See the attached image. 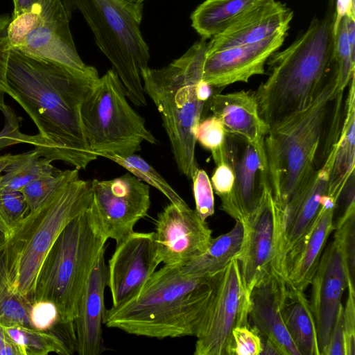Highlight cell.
<instances>
[{"instance_id": "6da1fadb", "label": "cell", "mask_w": 355, "mask_h": 355, "mask_svg": "<svg viewBox=\"0 0 355 355\" xmlns=\"http://www.w3.org/2000/svg\"><path fill=\"white\" fill-rule=\"evenodd\" d=\"M96 68L85 71L37 58L11 49L7 94L35 123L41 157L85 169L97 159L87 146L81 119L83 101L98 78Z\"/></svg>"}, {"instance_id": "7a4b0ae2", "label": "cell", "mask_w": 355, "mask_h": 355, "mask_svg": "<svg viewBox=\"0 0 355 355\" xmlns=\"http://www.w3.org/2000/svg\"><path fill=\"white\" fill-rule=\"evenodd\" d=\"M211 276L164 265L137 295L106 311L103 324L131 335L164 339L195 336L212 294Z\"/></svg>"}, {"instance_id": "3957f363", "label": "cell", "mask_w": 355, "mask_h": 355, "mask_svg": "<svg viewBox=\"0 0 355 355\" xmlns=\"http://www.w3.org/2000/svg\"><path fill=\"white\" fill-rule=\"evenodd\" d=\"M334 12L315 18L288 47L268 60V77L253 92L269 128L306 107L336 66Z\"/></svg>"}, {"instance_id": "277c9868", "label": "cell", "mask_w": 355, "mask_h": 355, "mask_svg": "<svg viewBox=\"0 0 355 355\" xmlns=\"http://www.w3.org/2000/svg\"><path fill=\"white\" fill-rule=\"evenodd\" d=\"M207 50V40L201 38L166 66L147 67L141 72L144 92L160 114L177 167L189 179L199 168L196 132L214 94V87L202 79Z\"/></svg>"}, {"instance_id": "5b68a950", "label": "cell", "mask_w": 355, "mask_h": 355, "mask_svg": "<svg viewBox=\"0 0 355 355\" xmlns=\"http://www.w3.org/2000/svg\"><path fill=\"white\" fill-rule=\"evenodd\" d=\"M340 91L337 66L314 100L269 128L265 155L271 193L282 210L316 168L327 118Z\"/></svg>"}, {"instance_id": "8992f818", "label": "cell", "mask_w": 355, "mask_h": 355, "mask_svg": "<svg viewBox=\"0 0 355 355\" xmlns=\"http://www.w3.org/2000/svg\"><path fill=\"white\" fill-rule=\"evenodd\" d=\"M92 200V181L71 180L30 211L3 250L15 293L31 305L42 263L64 227L87 209Z\"/></svg>"}, {"instance_id": "52a82bcc", "label": "cell", "mask_w": 355, "mask_h": 355, "mask_svg": "<svg viewBox=\"0 0 355 355\" xmlns=\"http://www.w3.org/2000/svg\"><path fill=\"white\" fill-rule=\"evenodd\" d=\"M107 241L89 205L64 227L46 254L37 275L33 302H53L60 322L73 324L91 272L105 250Z\"/></svg>"}, {"instance_id": "ba28073f", "label": "cell", "mask_w": 355, "mask_h": 355, "mask_svg": "<svg viewBox=\"0 0 355 355\" xmlns=\"http://www.w3.org/2000/svg\"><path fill=\"white\" fill-rule=\"evenodd\" d=\"M123 85L113 69L94 82L82 105L85 139L92 153L128 155L147 141L157 139L146 127L144 119L129 104Z\"/></svg>"}, {"instance_id": "9c48e42d", "label": "cell", "mask_w": 355, "mask_h": 355, "mask_svg": "<svg viewBox=\"0 0 355 355\" xmlns=\"http://www.w3.org/2000/svg\"><path fill=\"white\" fill-rule=\"evenodd\" d=\"M61 0H43L30 12L12 18L8 28L11 49L37 58L85 71Z\"/></svg>"}, {"instance_id": "30bf717a", "label": "cell", "mask_w": 355, "mask_h": 355, "mask_svg": "<svg viewBox=\"0 0 355 355\" xmlns=\"http://www.w3.org/2000/svg\"><path fill=\"white\" fill-rule=\"evenodd\" d=\"M212 294L196 336L194 355H233L232 331L250 326V293L232 259L212 275Z\"/></svg>"}, {"instance_id": "8fae6325", "label": "cell", "mask_w": 355, "mask_h": 355, "mask_svg": "<svg viewBox=\"0 0 355 355\" xmlns=\"http://www.w3.org/2000/svg\"><path fill=\"white\" fill-rule=\"evenodd\" d=\"M91 207L105 236L118 244L134 232L137 222L147 216L150 186L126 173L108 180H92Z\"/></svg>"}, {"instance_id": "7c38bea8", "label": "cell", "mask_w": 355, "mask_h": 355, "mask_svg": "<svg viewBox=\"0 0 355 355\" xmlns=\"http://www.w3.org/2000/svg\"><path fill=\"white\" fill-rule=\"evenodd\" d=\"M242 224L243 238L236 259L243 280L250 293L273 269L279 271L280 212L270 186L266 189L257 209Z\"/></svg>"}, {"instance_id": "4fadbf2b", "label": "cell", "mask_w": 355, "mask_h": 355, "mask_svg": "<svg viewBox=\"0 0 355 355\" xmlns=\"http://www.w3.org/2000/svg\"><path fill=\"white\" fill-rule=\"evenodd\" d=\"M154 239L160 263L184 265L207 250L212 231L195 209L173 203L157 214Z\"/></svg>"}, {"instance_id": "5bb4252c", "label": "cell", "mask_w": 355, "mask_h": 355, "mask_svg": "<svg viewBox=\"0 0 355 355\" xmlns=\"http://www.w3.org/2000/svg\"><path fill=\"white\" fill-rule=\"evenodd\" d=\"M159 264L153 232L134 231L116 244L107 266L112 306L137 295Z\"/></svg>"}, {"instance_id": "9a60e30c", "label": "cell", "mask_w": 355, "mask_h": 355, "mask_svg": "<svg viewBox=\"0 0 355 355\" xmlns=\"http://www.w3.org/2000/svg\"><path fill=\"white\" fill-rule=\"evenodd\" d=\"M225 159L232 166L235 180L220 209L242 223L257 209L270 186L268 169L252 146L228 135Z\"/></svg>"}, {"instance_id": "2e32d148", "label": "cell", "mask_w": 355, "mask_h": 355, "mask_svg": "<svg viewBox=\"0 0 355 355\" xmlns=\"http://www.w3.org/2000/svg\"><path fill=\"white\" fill-rule=\"evenodd\" d=\"M336 147L337 143L324 158L322 164L315 168L296 191L285 207L279 210L280 229L277 266L284 275V264L286 256L312 224L320 209L322 200L327 194Z\"/></svg>"}, {"instance_id": "e0dca14e", "label": "cell", "mask_w": 355, "mask_h": 355, "mask_svg": "<svg viewBox=\"0 0 355 355\" xmlns=\"http://www.w3.org/2000/svg\"><path fill=\"white\" fill-rule=\"evenodd\" d=\"M310 308L314 317L320 355H324L343 293L349 286L340 250L332 241L322 252L311 279Z\"/></svg>"}, {"instance_id": "ac0fdd59", "label": "cell", "mask_w": 355, "mask_h": 355, "mask_svg": "<svg viewBox=\"0 0 355 355\" xmlns=\"http://www.w3.org/2000/svg\"><path fill=\"white\" fill-rule=\"evenodd\" d=\"M287 32L277 33L258 42L207 53L202 79L216 88L248 83L255 75L265 73L268 58L282 46Z\"/></svg>"}, {"instance_id": "d6986e66", "label": "cell", "mask_w": 355, "mask_h": 355, "mask_svg": "<svg viewBox=\"0 0 355 355\" xmlns=\"http://www.w3.org/2000/svg\"><path fill=\"white\" fill-rule=\"evenodd\" d=\"M286 279L273 269L250 292L249 324L279 355H300L288 333L282 304Z\"/></svg>"}, {"instance_id": "ffe728a7", "label": "cell", "mask_w": 355, "mask_h": 355, "mask_svg": "<svg viewBox=\"0 0 355 355\" xmlns=\"http://www.w3.org/2000/svg\"><path fill=\"white\" fill-rule=\"evenodd\" d=\"M207 103L227 134L252 146L267 167L264 141L269 126L260 115L253 92L214 93Z\"/></svg>"}, {"instance_id": "44dd1931", "label": "cell", "mask_w": 355, "mask_h": 355, "mask_svg": "<svg viewBox=\"0 0 355 355\" xmlns=\"http://www.w3.org/2000/svg\"><path fill=\"white\" fill-rule=\"evenodd\" d=\"M293 12L276 0H261L208 42V52L252 44L287 32Z\"/></svg>"}, {"instance_id": "7402d4cb", "label": "cell", "mask_w": 355, "mask_h": 355, "mask_svg": "<svg viewBox=\"0 0 355 355\" xmlns=\"http://www.w3.org/2000/svg\"><path fill=\"white\" fill-rule=\"evenodd\" d=\"M336 204L324 196L312 224L285 259L284 276L300 291H304L311 284L327 239L335 229Z\"/></svg>"}, {"instance_id": "603a6c76", "label": "cell", "mask_w": 355, "mask_h": 355, "mask_svg": "<svg viewBox=\"0 0 355 355\" xmlns=\"http://www.w3.org/2000/svg\"><path fill=\"white\" fill-rule=\"evenodd\" d=\"M105 252L91 272L73 320L76 352L79 355H98L105 349L102 328L107 311L104 303L107 279Z\"/></svg>"}, {"instance_id": "cb8c5ba5", "label": "cell", "mask_w": 355, "mask_h": 355, "mask_svg": "<svg viewBox=\"0 0 355 355\" xmlns=\"http://www.w3.org/2000/svg\"><path fill=\"white\" fill-rule=\"evenodd\" d=\"M286 329L300 355H320L315 320L304 291L286 280L282 304Z\"/></svg>"}, {"instance_id": "d4e9b609", "label": "cell", "mask_w": 355, "mask_h": 355, "mask_svg": "<svg viewBox=\"0 0 355 355\" xmlns=\"http://www.w3.org/2000/svg\"><path fill=\"white\" fill-rule=\"evenodd\" d=\"M345 115L329 175L327 197L336 202L350 176L354 173L355 159V85L354 76L348 85Z\"/></svg>"}, {"instance_id": "484cf974", "label": "cell", "mask_w": 355, "mask_h": 355, "mask_svg": "<svg viewBox=\"0 0 355 355\" xmlns=\"http://www.w3.org/2000/svg\"><path fill=\"white\" fill-rule=\"evenodd\" d=\"M261 1L205 0L191 14V26L201 38L211 39Z\"/></svg>"}, {"instance_id": "4316f807", "label": "cell", "mask_w": 355, "mask_h": 355, "mask_svg": "<svg viewBox=\"0 0 355 355\" xmlns=\"http://www.w3.org/2000/svg\"><path fill=\"white\" fill-rule=\"evenodd\" d=\"M243 238V224L236 221L229 232L212 238L204 253L182 266L190 274L211 276L221 270L232 259H236Z\"/></svg>"}, {"instance_id": "83f0119b", "label": "cell", "mask_w": 355, "mask_h": 355, "mask_svg": "<svg viewBox=\"0 0 355 355\" xmlns=\"http://www.w3.org/2000/svg\"><path fill=\"white\" fill-rule=\"evenodd\" d=\"M22 355H46L55 353L70 355L76 352V343L64 335L52 331H40L31 327H5Z\"/></svg>"}, {"instance_id": "f1b7e54d", "label": "cell", "mask_w": 355, "mask_h": 355, "mask_svg": "<svg viewBox=\"0 0 355 355\" xmlns=\"http://www.w3.org/2000/svg\"><path fill=\"white\" fill-rule=\"evenodd\" d=\"M52 162L41 157L37 148L20 154L10 162L0 174V187L14 191H21L33 180L58 168Z\"/></svg>"}, {"instance_id": "f546056e", "label": "cell", "mask_w": 355, "mask_h": 355, "mask_svg": "<svg viewBox=\"0 0 355 355\" xmlns=\"http://www.w3.org/2000/svg\"><path fill=\"white\" fill-rule=\"evenodd\" d=\"M31 306L28 301L13 290L2 250L0 252V324L4 327H31Z\"/></svg>"}, {"instance_id": "4dcf8cb0", "label": "cell", "mask_w": 355, "mask_h": 355, "mask_svg": "<svg viewBox=\"0 0 355 355\" xmlns=\"http://www.w3.org/2000/svg\"><path fill=\"white\" fill-rule=\"evenodd\" d=\"M102 157L116 162L134 176L157 189L177 207H189L166 180L142 157L135 153L128 155H104Z\"/></svg>"}, {"instance_id": "1f68e13d", "label": "cell", "mask_w": 355, "mask_h": 355, "mask_svg": "<svg viewBox=\"0 0 355 355\" xmlns=\"http://www.w3.org/2000/svg\"><path fill=\"white\" fill-rule=\"evenodd\" d=\"M79 178L78 170H60L44 175L28 184L20 191L28 206L29 211L42 205L58 189L67 182Z\"/></svg>"}, {"instance_id": "d6a6232c", "label": "cell", "mask_w": 355, "mask_h": 355, "mask_svg": "<svg viewBox=\"0 0 355 355\" xmlns=\"http://www.w3.org/2000/svg\"><path fill=\"white\" fill-rule=\"evenodd\" d=\"M28 212V206L21 191L0 187V230L7 239Z\"/></svg>"}, {"instance_id": "836d02e7", "label": "cell", "mask_w": 355, "mask_h": 355, "mask_svg": "<svg viewBox=\"0 0 355 355\" xmlns=\"http://www.w3.org/2000/svg\"><path fill=\"white\" fill-rule=\"evenodd\" d=\"M334 225V241L340 250L349 274L347 288L355 289V211L338 217Z\"/></svg>"}, {"instance_id": "e575fe53", "label": "cell", "mask_w": 355, "mask_h": 355, "mask_svg": "<svg viewBox=\"0 0 355 355\" xmlns=\"http://www.w3.org/2000/svg\"><path fill=\"white\" fill-rule=\"evenodd\" d=\"M334 59L338 73L339 87L345 91L355 71V52L349 46L345 16L334 32Z\"/></svg>"}, {"instance_id": "d590c367", "label": "cell", "mask_w": 355, "mask_h": 355, "mask_svg": "<svg viewBox=\"0 0 355 355\" xmlns=\"http://www.w3.org/2000/svg\"><path fill=\"white\" fill-rule=\"evenodd\" d=\"M227 134L220 121L214 115L201 120L196 132V141L209 150L216 165L225 161Z\"/></svg>"}, {"instance_id": "8d00e7d4", "label": "cell", "mask_w": 355, "mask_h": 355, "mask_svg": "<svg viewBox=\"0 0 355 355\" xmlns=\"http://www.w3.org/2000/svg\"><path fill=\"white\" fill-rule=\"evenodd\" d=\"M2 113L4 125L0 130V150L19 144H30L36 148L42 146V140L38 134L29 135L20 131L22 119L10 106L6 105Z\"/></svg>"}, {"instance_id": "74e56055", "label": "cell", "mask_w": 355, "mask_h": 355, "mask_svg": "<svg viewBox=\"0 0 355 355\" xmlns=\"http://www.w3.org/2000/svg\"><path fill=\"white\" fill-rule=\"evenodd\" d=\"M195 210L203 220L214 214V196L211 180L203 169L198 168L192 178Z\"/></svg>"}, {"instance_id": "f35d334b", "label": "cell", "mask_w": 355, "mask_h": 355, "mask_svg": "<svg viewBox=\"0 0 355 355\" xmlns=\"http://www.w3.org/2000/svg\"><path fill=\"white\" fill-rule=\"evenodd\" d=\"M29 320L31 327L40 331H52L56 327L68 325L60 322L56 306L47 300L33 302L29 312Z\"/></svg>"}, {"instance_id": "ab89813d", "label": "cell", "mask_w": 355, "mask_h": 355, "mask_svg": "<svg viewBox=\"0 0 355 355\" xmlns=\"http://www.w3.org/2000/svg\"><path fill=\"white\" fill-rule=\"evenodd\" d=\"M12 19L8 14L0 15V110L6 107L5 95L7 94V66L11 46L8 39V28Z\"/></svg>"}, {"instance_id": "60d3db41", "label": "cell", "mask_w": 355, "mask_h": 355, "mask_svg": "<svg viewBox=\"0 0 355 355\" xmlns=\"http://www.w3.org/2000/svg\"><path fill=\"white\" fill-rule=\"evenodd\" d=\"M232 340L233 355H260L262 352L261 338L250 326L234 328Z\"/></svg>"}, {"instance_id": "b9f144b4", "label": "cell", "mask_w": 355, "mask_h": 355, "mask_svg": "<svg viewBox=\"0 0 355 355\" xmlns=\"http://www.w3.org/2000/svg\"><path fill=\"white\" fill-rule=\"evenodd\" d=\"M348 296L343 306L345 355L355 354V289L347 288Z\"/></svg>"}, {"instance_id": "7bdbcfd3", "label": "cell", "mask_w": 355, "mask_h": 355, "mask_svg": "<svg viewBox=\"0 0 355 355\" xmlns=\"http://www.w3.org/2000/svg\"><path fill=\"white\" fill-rule=\"evenodd\" d=\"M216 166L211 178V183L214 191L220 199H222L232 192L235 175L232 166L225 159Z\"/></svg>"}, {"instance_id": "ee69618b", "label": "cell", "mask_w": 355, "mask_h": 355, "mask_svg": "<svg viewBox=\"0 0 355 355\" xmlns=\"http://www.w3.org/2000/svg\"><path fill=\"white\" fill-rule=\"evenodd\" d=\"M324 355H345L343 304L339 308L336 316Z\"/></svg>"}, {"instance_id": "f6af8a7d", "label": "cell", "mask_w": 355, "mask_h": 355, "mask_svg": "<svg viewBox=\"0 0 355 355\" xmlns=\"http://www.w3.org/2000/svg\"><path fill=\"white\" fill-rule=\"evenodd\" d=\"M0 355H22L19 347L1 324H0Z\"/></svg>"}, {"instance_id": "bcb514c9", "label": "cell", "mask_w": 355, "mask_h": 355, "mask_svg": "<svg viewBox=\"0 0 355 355\" xmlns=\"http://www.w3.org/2000/svg\"><path fill=\"white\" fill-rule=\"evenodd\" d=\"M348 15H355V0H336L333 26L334 33L341 19Z\"/></svg>"}, {"instance_id": "7dc6e473", "label": "cell", "mask_w": 355, "mask_h": 355, "mask_svg": "<svg viewBox=\"0 0 355 355\" xmlns=\"http://www.w3.org/2000/svg\"><path fill=\"white\" fill-rule=\"evenodd\" d=\"M43 0H12L14 11L12 18H15L25 12H30L36 5Z\"/></svg>"}, {"instance_id": "c3c4849f", "label": "cell", "mask_w": 355, "mask_h": 355, "mask_svg": "<svg viewBox=\"0 0 355 355\" xmlns=\"http://www.w3.org/2000/svg\"><path fill=\"white\" fill-rule=\"evenodd\" d=\"M69 18L77 11L80 0H61Z\"/></svg>"}, {"instance_id": "681fc988", "label": "cell", "mask_w": 355, "mask_h": 355, "mask_svg": "<svg viewBox=\"0 0 355 355\" xmlns=\"http://www.w3.org/2000/svg\"><path fill=\"white\" fill-rule=\"evenodd\" d=\"M17 155L8 153L6 155H0V174L3 172L5 167L12 162Z\"/></svg>"}, {"instance_id": "f907efd6", "label": "cell", "mask_w": 355, "mask_h": 355, "mask_svg": "<svg viewBox=\"0 0 355 355\" xmlns=\"http://www.w3.org/2000/svg\"><path fill=\"white\" fill-rule=\"evenodd\" d=\"M7 240L6 235L0 230V252L3 250Z\"/></svg>"}, {"instance_id": "816d5d0a", "label": "cell", "mask_w": 355, "mask_h": 355, "mask_svg": "<svg viewBox=\"0 0 355 355\" xmlns=\"http://www.w3.org/2000/svg\"><path fill=\"white\" fill-rule=\"evenodd\" d=\"M126 1L134 2V3H142L146 0H126Z\"/></svg>"}]
</instances>
